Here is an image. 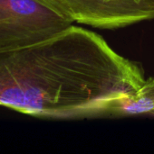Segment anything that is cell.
Returning <instances> with one entry per match:
<instances>
[{
    "label": "cell",
    "instance_id": "obj_1",
    "mask_svg": "<svg viewBox=\"0 0 154 154\" xmlns=\"http://www.w3.org/2000/svg\"><path fill=\"white\" fill-rule=\"evenodd\" d=\"M145 81L140 63L98 33L71 25L37 44L0 52V106L47 119H91Z\"/></svg>",
    "mask_w": 154,
    "mask_h": 154
},
{
    "label": "cell",
    "instance_id": "obj_2",
    "mask_svg": "<svg viewBox=\"0 0 154 154\" xmlns=\"http://www.w3.org/2000/svg\"><path fill=\"white\" fill-rule=\"evenodd\" d=\"M73 24L45 0H0V52L37 44Z\"/></svg>",
    "mask_w": 154,
    "mask_h": 154
},
{
    "label": "cell",
    "instance_id": "obj_3",
    "mask_svg": "<svg viewBox=\"0 0 154 154\" xmlns=\"http://www.w3.org/2000/svg\"><path fill=\"white\" fill-rule=\"evenodd\" d=\"M74 23L118 29L154 19V0H45Z\"/></svg>",
    "mask_w": 154,
    "mask_h": 154
},
{
    "label": "cell",
    "instance_id": "obj_4",
    "mask_svg": "<svg viewBox=\"0 0 154 154\" xmlns=\"http://www.w3.org/2000/svg\"><path fill=\"white\" fill-rule=\"evenodd\" d=\"M154 117V78H149L133 93L104 102L91 118H120L126 116Z\"/></svg>",
    "mask_w": 154,
    "mask_h": 154
}]
</instances>
